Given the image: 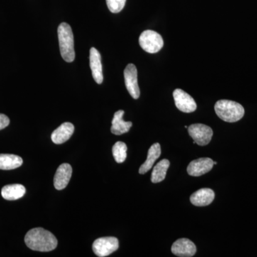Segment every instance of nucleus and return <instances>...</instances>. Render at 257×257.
<instances>
[{
    "label": "nucleus",
    "instance_id": "f257e3e1",
    "mask_svg": "<svg viewBox=\"0 0 257 257\" xmlns=\"http://www.w3.org/2000/svg\"><path fill=\"white\" fill-rule=\"evenodd\" d=\"M25 243L34 251H52L57 246V239L55 235L43 228H35L30 230L25 237Z\"/></svg>",
    "mask_w": 257,
    "mask_h": 257
},
{
    "label": "nucleus",
    "instance_id": "f03ea898",
    "mask_svg": "<svg viewBox=\"0 0 257 257\" xmlns=\"http://www.w3.org/2000/svg\"><path fill=\"white\" fill-rule=\"evenodd\" d=\"M216 114L226 122H236L242 119L244 109L236 101L221 99L218 101L214 106Z\"/></svg>",
    "mask_w": 257,
    "mask_h": 257
},
{
    "label": "nucleus",
    "instance_id": "7ed1b4c3",
    "mask_svg": "<svg viewBox=\"0 0 257 257\" xmlns=\"http://www.w3.org/2000/svg\"><path fill=\"white\" fill-rule=\"evenodd\" d=\"M58 39L61 55L64 61L72 62L75 58L74 35L67 23H61L58 28Z\"/></svg>",
    "mask_w": 257,
    "mask_h": 257
},
{
    "label": "nucleus",
    "instance_id": "20e7f679",
    "mask_svg": "<svg viewBox=\"0 0 257 257\" xmlns=\"http://www.w3.org/2000/svg\"><path fill=\"white\" fill-rule=\"evenodd\" d=\"M140 47L145 52L155 54L162 50L164 45L163 39L160 34L153 30H145L139 39Z\"/></svg>",
    "mask_w": 257,
    "mask_h": 257
},
{
    "label": "nucleus",
    "instance_id": "39448f33",
    "mask_svg": "<svg viewBox=\"0 0 257 257\" xmlns=\"http://www.w3.org/2000/svg\"><path fill=\"white\" fill-rule=\"evenodd\" d=\"M119 248V240L116 237H101L96 239L92 245V249L97 256H109Z\"/></svg>",
    "mask_w": 257,
    "mask_h": 257
},
{
    "label": "nucleus",
    "instance_id": "423d86ee",
    "mask_svg": "<svg viewBox=\"0 0 257 257\" xmlns=\"http://www.w3.org/2000/svg\"><path fill=\"white\" fill-rule=\"evenodd\" d=\"M189 135L194 140V143L199 146H206L210 143L213 136L211 127L205 124H194L188 127Z\"/></svg>",
    "mask_w": 257,
    "mask_h": 257
},
{
    "label": "nucleus",
    "instance_id": "0eeeda50",
    "mask_svg": "<svg viewBox=\"0 0 257 257\" xmlns=\"http://www.w3.org/2000/svg\"><path fill=\"white\" fill-rule=\"evenodd\" d=\"M125 85L133 99H138L140 96L138 85V69L135 64H128L124 71Z\"/></svg>",
    "mask_w": 257,
    "mask_h": 257
},
{
    "label": "nucleus",
    "instance_id": "6e6552de",
    "mask_svg": "<svg viewBox=\"0 0 257 257\" xmlns=\"http://www.w3.org/2000/svg\"><path fill=\"white\" fill-rule=\"evenodd\" d=\"M173 96L175 105L179 110L185 113H191L197 109V104L194 99L182 89H175L173 92Z\"/></svg>",
    "mask_w": 257,
    "mask_h": 257
},
{
    "label": "nucleus",
    "instance_id": "1a4fd4ad",
    "mask_svg": "<svg viewBox=\"0 0 257 257\" xmlns=\"http://www.w3.org/2000/svg\"><path fill=\"white\" fill-rule=\"evenodd\" d=\"M214 165V161L210 158L198 159L190 162L187 167V172L193 177H199L210 172Z\"/></svg>",
    "mask_w": 257,
    "mask_h": 257
},
{
    "label": "nucleus",
    "instance_id": "9d476101",
    "mask_svg": "<svg viewBox=\"0 0 257 257\" xmlns=\"http://www.w3.org/2000/svg\"><path fill=\"white\" fill-rule=\"evenodd\" d=\"M172 252L177 256L191 257L197 252V247L191 240L182 238L173 243Z\"/></svg>",
    "mask_w": 257,
    "mask_h": 257
},
{
    "label": "nucleus",
    "instance_id": "9b49d317",
    "mask_svg": "<svg viewBox=\"0 0 257 257\" xmlns=\"http://www.w3.org/2000/svg\"><path fill=\"white\" fill-rule=\"evenodd\" d=\"M72 168L69 164L61 165L57 169L54 178V185L57 190H62L67 187L72 177Z\"/></svg>",
    "mask_w": 257,
    "mask_h": 257
},
{
    "label": "nucleus",
    "instance_id": "f8f14e48",
    "mask_svg": "<svg viewBox=\"0 0 257 257\" xmlns=\"http://www.w3.org/2000/svg\"><path fill=\"white\" fill-rule=\"evenodd\" d=\"M89 62L92 70L93 78L97 84L103 82L102 64H101V55L99 51L92 47L89 54Z\"/></svg>",
    "mask_w": 257,
    "mask_h": 257
},
{
    "label": "nucleus",
    "instance_id": "ddd939ff",
    "mask_svg": "<svg viewBox=\"0 0 257 257\" xmlns=\"http://www.w3.org/2000/svg\"><path fill=\"white\" fill-rule=\"evenodd\" d=\"M215 194L211 189H199L191 196L190 202L193 205L197 207H205L209 205L214 201Z\"/></svg>",
    "mask_w": 257,
    "mask_h": 257
},
{
    "label": "nucleus",
    "instance_id": "4468645a",
    "mask_svg": "<svg viewBox=\"0 0 257 257\" xmlns=\"http://www.w3.org/2000/svg\"><path fill=\"white\" fill-rule=\"evenodd\" d=\"M74 132V126L72 123L64 122L52 133L51 138L56 145H61L69 140Z\"/></svg>",
    "mask_w": 257,
    "mask_h": 257
},
{
    "label": "nucleus",
    "instance_id": "2eb2a0df",
    "mask_svg": "<svg viewBox=\"0 0 257 257\" xmlns=\"http://www.w3.org/2000/svg\"><path fill=\"white\" fill-rule=\"evenodd\" d=\"M124 114V111L119 110L114 115V118L111 121L112 125H111V132L115 135H121L128 133L133 126V123L131 121H125L123 120Z\"/></svg>",
    "mask_w": 257,
    "mask_h": 257
},
{
    "label": "nucleus",
    "instance_id": "dca6fc26",
    "mask_svg": "<svg viewBox=\"0 0 257 257\" xmlns=\"http://www.w3.org/2000/svg\"><path fill=\"white\" fill-rule=\"evenodd\" d=\"M26 189L22 184H10L2 189V196L6 200L14 201L25 195Z\"/></svg>",
    "mask_w": 257,
    "mask_h": 257
},
{
    "label": "nucleus",
    "instance_id": "f3484780",
    "mask_svg": "<svg viewBox=\"0 0 257 257\" xmlns=\"http://www.w3.org/2000/svg\"><path fill=\"white\" fill-rule=\"evenodd\" d=\"M161 155V147L159 143L154 144L150 147L148 151V155H147V160L145 163L140 167L139 172L141 175H145L148 171L151 170L153 167L155 161L160 157Z\"/></svg>",
    "mask_w": 257,
    "mask_h": 257
},
{
    "label": "nucleus",
    "instance_id": "a211bd4d",
    "mask_svg": "<svg viewBox=\"0 0 257 257\" xmlns=\"http://www.w3.org/2000/svg\"><path fill=\"white\" fill-rule=\"evenodd\" d=\"M23 163V159L17 155H8V154L0 155V170H15L22 166Z\"/></svg>",
    "mask_w": 257,
    "mask_h": 257
},
{
    "label": "nucleus",
    "instance_id": "6ab92c4d",
    "mask_svg": "<svg viewBox=\"0 0 257 257\" xmlns=\"http://www.w3.org/2000/svg\"><path fill=\"white\" fill-rule=\"evenodd\" d=\"M170 162L168 160H161L152 171L151 180L152 183H159L165 179L167 172L170 167Z\"/></svg>",
    "mask_w": 257,
    "mask_h": 257
},
{
    "label": "nucleus",
    "instance_id": "aec40b11",
    "mask_svg": "<svg viewBox=\"0 0 257 257\" xmlns=\"http://www.w3.org/2000/svg\"><path fill=\"white\" fill-rule=\"evenodd\" d=\"M126 144L122 142H117L114 144L112 147V154L115 161L117 163H123L126 158Z\"/></svg>",
    "mask_w": 257,
    "mask_h": 257
},
{
    "label": "nucleus",
    "instance_id": "412c9836",
    "mask_svg": "<svg viewBox=\"0 0 257 257\" xmlns=\"http://www.w3.org/2000/svg\"><path fill=\"white\" fill-rule=\"evenodd\" d=\"M126 0H106L109 11L112 13H119L124 9Z\"/></svg>",
    "mask_w": 257,
    "mask_h": 257
},
{
    "label": "nucleus",
    "instance_id": "4be33fe9",
    "mask_svg": "<svg viewBox=\"0 0 257 257\" xmlns=\"http://www.w3.org/2000/svg\"><path fill=\"white\" fill-rule=\"evenodd\" d=\"M10 119L5 114H0V130L6 128L10 124Z\"/></svg>",
    "mask_w": 257,
    "mask_h": 257
}]
</instances>
